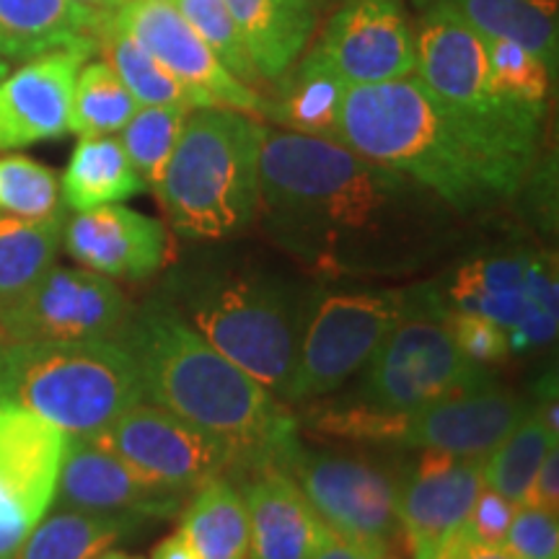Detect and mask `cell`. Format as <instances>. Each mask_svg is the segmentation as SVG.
<instances>
[{
  "label": "cell",
  "mask_w": 559,
  "mask_h": 559,
  "mask_svg": "<svg viewBox=\"0 0 559 559\" xmlns=\"http://www.w3.org/2000/svg\"><path fill=\"white\" fill-rule=\"evenodd\" d=\"M407 177L342 140L264 128L260 207L275 239L324 272L383 264L402 218Z\"/></svg>",
  "instance_id": "obj_1"
},
{
  "label": "cell",
  "mask_w": 559,
  "mask_h": 559,
  "mask_svg": "<svg viewBox=\"0 0 559 559\" xmlns=\"http://www.w3.org/2000/svg\"><path fill=\"white\" fill-rule=\"evenodd\" d=\"M337 138L464 213L513 198L539 140L472 120L409 75L349 86Z\"/></svg>",
  "instance_id": "obj_2"
},
{
  "label": "cell",
  "mask_w": 559,
  "mask_h": 559,
  "mask_svg": "<svg viewBox=\"0 0 559 559\" xmlns=\"http://www.w3.org/2000/svg\"><path fill=\"white\" fill-rule=\"evenodd\" d=\"M117 342L135 362L145 400L239 451L236 472L280 464L298 445L296 419L267 389L166 306L130 313Z\"/></svg>",
  "instance_id": "obj_3"
},
{
  "label": "cell",
  "mask_w": 559,
  "mask_h": 559,
  "mask_svg": "<svg viewBox=\"0 0 559 559\" xmlns=\"http://www.w3.org/2000/svg\"><path fill=\"white\" fill-rule=\"evenodd\" d=\"M264 124L236 109L187 117L156 194L179 236L218 241L241 234L260 207Z\"/></svg>",
  "instance_id": "obj_4"
},
{
  "label": "cell",
  "mask_w": 559,
  "mask_h": 559,
  "mask_svg": "<svg viewBox=\"0 0 559 559\" xmlns=\"http://www.w3.org/2000/svg\"><path fill=\"white\" fill-rule=\"evenodd\" d=\"M0 400L91 438L143 402L130 353L117 340L0 342Z\"/></svg>",
  "instance_id": "obj_5"
},
{
  "label": "cell",
  "mask_w": 559,
  "mask_h": 559,
  "mask_svg": "<svg viewBox=\"0 0 559 559\" xmlns=\"http://www.w3.org/2000/svg\"><path fill=\"white\" fill-rule=\"evenodd\" d=\"M181 317L223 358L285 400L296 366V319L280 293L257 277L207 280L187 296Z\"/></svg>",
  "instance_id": "obj_6"
},
{
  "label": "cell",
  "mask_w": 559,
  "mask_h": 559,
  "mask_svg": "<svg viewBox=\"0 0 559 559\" xmlns=\"http://www.w3.org/2000/svg\"><path fill=\"white\" fill-rule=\"evenodd\" d=\"M485 381V370L453 342L438 298L419 288L417 304L368 360L358 402L389 415H407Z\"/></svg>",
  "instance_id": "obj_7"
},
{
  "label": "cell",
  "mask_w": 559,
  "mask_h": 559,
  "mask_svg": "<svg viewBox=\"0 0 559 559\" xmlns=\"http://www.w3.org/2000/svg\"><path fill=\"white\" fill-rule=\"evenodd\" d=\"M417 296L419 290H383L319 298L304 324L285 400L309 402L337 391L368 366L391 330L417 304Z\"/></svg>",
  "instance_id": "obj_8"
},
{
  "label": "cell",
  "mask_w": 559,
  "mask_h": 559,
  "mask_svg": "<svg viewBox=\"0 0 559 559\" xmlns=\"http://www.w3.org/2000/svg\"><path fill=\"white\" fill-rule=\"evenodd\" d=\"M423 5L415 34V70L425 88L472 120L539 138L544 107L510 99L492 88L485 39L449 5Z\"/></svg>",
  "instance_id": "obj_9"
},
{
  "label": "cell",
  "mask_w": 559,
  "mask_h": 559,
  "mask_svg": "<svg viewBox=\"0 0 559 559\" xmlns=\"http://www.w3.org/2000/svg\"><path fill=\"white\" fill-rule=\"evenodd\" d=\"M140 477L174 492L194 489L239 466V451L226 440L187 423L158 404L138 402L88 438Z\"/></svg>",
  "instance_id": "obj_10"
},
{
  "label": "cell",
  "mask_w": 559,
  "mask_h": 559,
  "mask_svg": "<svg viewBox=\"0 0 559 559\" xmlns=\"http://www.w3.org/2000/svg\"><path fill=\"white\" fill-rule=\"evenodd\" d=\"M285 469L317 508L321 521L368 555L379 557L402 536L400 487L368 461L309 453L300 443L285 461Z\"/></svg>",
  "instance_id": "obj_11"
},
{
  "label": "cell",
  "mask_w": 559,
  "mask_h": 559,
  "mask_svg": "<svg viewBox=\"0 0 559 559\" xmlns=\"http://www.w3.org/2000/svg\"><path fill=\"white\" fill-rule=\"evenodd\" d=\"M128 319V298L109 277L52 264L16 306L0 313V342L117 340Z\"/></svg>",
  "instance_id": "obj_12"
},
{
  "label": "cell",
  "mask_w": 559,
  "mask_h": 559,
  "mask_svg": "<svg viewBox=\"0 0 559 559\" xmlns=\"http://www.w3.org/2000/svg\"><path fill=\"white\" fill-rule=\"evenodd\" d=\"M115 26L151 52L174 79L198 96L202 109L223 107L264 117V96L236 79L171 0H128L115 11Z\"/></svg>",
  "instance_id": "obj_13"
},
{
  "label": "cell",
  "mask_w": 559,
  "mask_h": 559,
  "mask_svg": "<svg viewBox=\"0 0 559 559\" xmlns=\"http://www.w3.org/2000/svg\"><path fill=\"white\" fill-rule=\"evenodd\" d=\"M347 86H370L415 73V34L396 0H347L317 45Z\"/></svg>",
  "instance_id": "obj_14"
},
{
  "label": "cell",
  "mask_w": 559,
  "mask_h": 559,
  "mask_svg": "<svg viewBox=\"0 0 559 559\" xmlns=\"http://www.w3.org/2000/svg\"><path fill=\"white\" fill-rule=\"evenodd\" d=\"M185 498L187 495L140 477L124 461L91 443L88 438L68 436L52 500L58 510H81L138 523L171 519L181 513Z\"/></svg>",
  "instance_id": "obj_15"
},
{
  "label": "cell",
  "mask_w": 559,
  "mask_h": 559,
  "mask_svg": "<svg viewBox=\"0 0 559 559\" xmlns=\"http://www.w3.org/2000/svg\"><path fill=\"white\" fill-rule=\"evenodd\" d=\"M528 409L515 394L485 381L402 415L400 443L451 456L487 459Z\"/></svg>",
  "instance_id": "obj_16"
},
{
  "label": "cell",
  "mask_w": 559,
  "mask_h": 559,
  "mask_svg": "<svg viewBox=\"0 0 559 559\" xmlns=\"http://www.w3.org/2000/svg\"><path fill=\"white\" fill-rule=\"evenodd\" d=\"M481 461L425 451L400 487L402 539L415 559H436L464 528L481 485Z\"/></svg>",
  "instance_id": "obj_17"
},
{
  "label": "cell",
  "mask_w": 559,
  "mask_h": 559,
  "mask_svg": "<svg viewBox=\"0 0 559 559\" xmlns=\"http://www.w3.org/2000/svg\"><path fill=\"white\" fill-rule=\"evenodd\" d=\"M86 47H66L26 60L0 81V151L55 140L70 132V102Z\"/></svg>",
  "instance_id": "obj_18"
},
{
  "label": "cell",
  "mask_w": 559,
  "mask_h": 559,
  "mask_svg": "<svg viewBox=\"0 0 559 559\" xmlns=\"http://www.w3.org/2000/svg\"><path fill=\"white\" fill-rule=\"evenodd\" d=\"M62 243L81 267L109 280L153 277L169 260L164 223L120 202L75 213L62 230Z\"/></svg>",
  "instance_id": "obj_19"
},
{
  "label": "cell",
  "mask_w": 559,
  "mask_h": 559,
  "mask_svg": "<svg viewBox=\"0 0 559 559\" xmlns=\"http://www.w3.org/2000/svg\"><path fill=\"white\" fill-rule=\"evenodd\" d=\"M243 502L249 513L247 559H311L332 539L296 477L280 464L247 466Z\"/></svg>",
  "instance_id": "obj_20"
},
{
  "label": "cell",
  "mask_w": 559,
  "mask_h": 559,
  "mask_svg": "<svg viewBox=\"0 0 559 559\" xmlns=\"http://www.w3.org/2000/svg\"><path fill=\"white\" fill-rule=\"evenodd\" d=\"M68 436L52 423L0 400V487L24 506L34 521L52 508Z\"/></svg>",
  "instance_id": "obj_21"
},
{
  "label": "cell",
  "mask_w": 559,
  "mask_h": 559,
  "mask_svg": "<svg viewBox=\"0 0 559 559\" xmlns=\"http://www.w3.org/2000/svg\"><path fill=\"white\" fill-rule=\"evenodd\" d=\"M111 16L73 0H0V50L24 62L66 47L99 50V34Z\"/></svg>",
  "instance_id": "obj_22"
},
{
  "label": "cell",
  "mask_w": 559,
  "mask_h": 559,
  "mask_svg": "<svg viewBox=\"0 0 559 559\" xmlns=\"http://www.w3.org/2000/svg\"><path fill=\"white\" fill-rule=\"evenodd\" d=\"M262 81H277L309 45L313 0H223Z\"/></svg>",
  "instance_id": "obj_23"
},
{
  "label": "cell",
  "mask_w": 559,
  "mask_h": 559,
  "mask_svg": "<svg viewBox=\"0 0 559 559\" xmlns=\"http://www.w3.org/2000/svg\"><path fill=\"white\" fill-rule=\"evenodd\" d=\"M347 88V83L313 47L304 60L293 62L280 75L275 96H264V117L300 135L340 140V111Z\"/></svg>",
  "instance_id": "obj_24"
},
{
  "label": "cell",
  "mask_w": 559,
  "mask_h": 559,
  "mask_svg": "<svg viewBox=\"0 0 559 559\" xmlns=\"http://www.w3.org/2000/svg\"><path fill=\"white\" fill-rule=\"evenodd\" d=\"M443 3L481 39H508L534 52L549 73L557 70V0H417Z\"/></svg>",
  "instance_id": "obj_25"
},
{
  "label": "cell",
  "mask_w": 559,
  "mask_h": 559,
  "mask_svg": "<svg viewBox=\"0 0 559 559\" xmlns=\"http://www.w3.org/2000/svg\"><path fill=\"white\" fill-rule=\"evenodd\" d=\"M181 536L198 559H247L249 513L241 489L226 477L205 481L181 510Z\"/></svg>",
  "instance_id": "obj_26"
},
{
  "label": "cell",
  "mask_w": 559,
  "mask_h": 559,
  "mask_svg": "<svg viewBox=\"0 0 559 559\" xmlns=\"http://www.w3.org/2000/svg\"><path fill=\"white\" fill-rule=\"evenodd\" d=\"M143 190L122 143L109 135L81 138L60 181L62 205L75 213L130 200Z\"/></svg>",
  "instance_id": "obj_27"
},
{
  "label": "cell",
  "mask_w": 559,
  "mask_h": 559,
  "mask_svg": "<svg viewBox=\"0 0 559 559\" xmlns=\"http://www.w3.org/2000/svg\"><path fill=\"white\" fill-rule=\"evenodd\" d=\"M534 257H487L459 270L449 296L456 311L477 313L510 332L526 311L528 267Z\"/></svg>",
  "instance_id": "obj_28"
},
{
  "label": "cell",
  "mask_w": 559,
  "mask_h": 559,
  "mask_svg": "<svg viewBox=\"0 0 559 559\" xmlns=\"http://www.w3.org/2000/svg\"><path fill=\"white\" fill-rule=\"evenodd\" d=\"M62 210L37 221L0 213V313L16 306L52 267L62 243Z\"/></svg>",
  "instance_id": "obj_29"
},
{
  "label": "cell",
  "mask_w": 559,
  "mask_h": 559,
  "mask_svg": "<svg viewBox=\"0 0 559 559\" xmlns=\"http://www.w3.org/2000/svg\"><path fill=\"white\" fill-rule=\"evenodd\" d=\"M135 526L111 515L55 510L32 528L16 559H94Z\"/></svg>",
  "instance_id": "obj_30"
},
{
  "label": "cell",
  "mask_w": 559,
  "mask_h": 559,
  "mask_svg": "<svg viewBox=\"0 0 559 559\" xmlns=\"http://www.w3.org/2000/svg\"><path fill=\"white\" fill-rule=\"evenodd\" d=\"M99 50L107 58L104 62L120 75V81L135 96L140 107L202 109L198 96L179 79H174L169 70L160 66L151 52H145L135 39L117 29L115 21H109L99 34Z\"/></svg>",
  "instance_id": "obj_31"
},
{
  "label": "cell",
  "mask_w": 559,
  "mask_h": 559,
  "mask_svg": "<svg viewBox=\"0 0 559 559\" xmlns=\"http://www.w3.org/2000/svg\"><path fill=\"white\" fill-rule=\"evenodd\" d=\"M551 445H557V432L547 428L536 409H528L515 430L481 461V479L502 498L523 506L531 479Z\"/></svg>",
  "instance_id": "obj_32"
},
{
  "label": "cell",
  "mask_w": 559,
  "mask_h": 559,
  "mask_svg": "<svg viewBox=\"0 0 559 559\" xmlns=\"http://www.w3.org/2000/svg\"><path fill=\"white\" fill-rule=\"evenodd\" d=\"M140 109L135 96L107 62H88L79 70L70 102V132L81 138L115 135Z\"/></svg>",
  "instance_id": "obj_33"
},
{
  "label": "cell",
  "mask_w": 559,
  "mask_h": 559,
  "mask_svg": "<svg viewBox=\"0 0 559 559\" xmlns=\"http://www.w3.org/2000/svg\"><path fill=\"white\" fill-rule=\"evenodd\" d=\"M190 111L194 109L140 107L120 130L122 148L145 187H153V190L158 187Z\"/></svg>",
  "instance_id": "obj_34"
},
{
  "label": "cell",
  "mask_w": 559,
  "mask_h": 559,
  "mask_svg": "<svg viewBox=\"0 0 559 559\" xmlns=\"http://www.w3.org/2000/svg\"><path fill=\"white\" fill-rule=\"evenodd\" d=\"M60 210V181L52 169L26 156H0V213L37 221Z\"/></svg>",
  "instance_id": "obj_35"
},
{
  "label": "cell",
  "mask_w": 559,
  "mask_h": 559,
  "mask_svg": "<svg viewBox=\"0 0 559 559\" xmlns=\"http://www.w3.org/2000/svg\"><path fill=\"white\" fill-rule=\"evenodd\" d=\"M171 3L236 79L251 88L262 83V75L251 62L247 41L223 0H171Z\"/></svg>",
  "instance_id": "obj_36"
},
{
  "label": "cell",
  "mask_w": 559,
  "mask_h": 559,
  "mask_svg": "<svg viewBox=\"0 0 559 559\" xmlns=\"http://www.w3.org/2000/svg\"><path fill=\"white\" fill-rule=\"evenodd\" d=\"M489 81L492 88L510 99L544 107L549 94V70L526 47L508 39H485Z\"/></svg>",
  "instance_id": "obj_37"
},
{
  "label": "cell",
  "mask_w": 559,
  "mask_h": 559,
  "mask_svg": "<svg viewBox=\"0 0 559 559\" xmlns=\"http://www.w3.org/2000/svg\"><path fill=\"white\" fill-rule=\"evenodd\" d=\"M502 547L513 551L521 559H557L559 557V526L557 513L519 506L513 521H510L506 544Z\"/></svg>",
  "instance_id": "obj_38"
},
{
  "label": "cell",
  "mask_w": 559,
  "mask_h": 559,
  "mask_svg": "<svg viewBox=\"0 0 559 559\" xmlns=\"http://www.w3.org/2000/svg\"><path fill=\"white\" fill-rule=\"evenodd\" d=\"M445 321H449L451 337L456 342V347L477 366H481V362H500L510 355L508 332L500 324H495V321L464 311L451 313V317H445Z\"/></svg>",
  "instance_id": "obj_39"
},
{
  "label": "cell",
  "mask_w": 559,
  "mask_h": 559,
  "mask_svg": "<svg viewBox=\"0 0 559 559\" xmlns=\"http://www.w3.org/2000/svg\"><path fill=\"white\" fill-rule=\"evenodd\" d=\"M515 502L502 498L492 487L481 485L477 500H474L469 519H466L461 534L474 544H485V547H502L506 544L510 521L515 515Z\"/></svg>",
  "instance_id": "obj_40"
},
{
  "label": "cell",
  "mask_w": 559,
  "mask_h": 559,
  "mask_svg": "<svg viewBox=\"0 0 559 559\" xmlns=\"http://www.w3.org/2000/svg\"><path fill=\"white\" fill-rule=\"evenodd\" d=\"M34 526L37 521L26 513L24 506L9 489L0 487V559H16Z\"/></svg>",
  "instance_id": "obj_41"
},
{
  "label": "cell",
  "mask_w": 559,
  "mask_h": 559,
  "mask_svg": "<svg viewBox=\"0 0 559 559\" xmlns=\"http://www.w3.org/2000/svg\"><path fill=\"white\" fill-rule=\"evenodd\" d=\"M523 506L549 510V513H557L559 510V453H557V445H551L549 453L542 461V466L536 469L534 479H531L528 492H526V502H523Z\"/></svg>",
  "instance_id": "obj_42"
},
{
  "label": "cell",
  "mask_w": 559,
  "mask_h": 559,
  "mask_svg": "<svg viewBox=\"0 0 559 559\" xmlns=\"http://www.w3.org/2000/svg\"><path fill=\"white\" fill-rule=\"evenodd\" d=\"M453 544H456V559H521L506 547H485V544H474L466 539L461 531L453 536Z\"/></svg>",
  "instance_id": "obj_43"
},
{
  "label": "cell",
  "mask_w": 559,
  "mask_h": 559,
  "mask_svg": "<svg viewBox=\"0 0 559 559\" xmlns=\"http://www.w3.org/2000/svg\"><path fill=\"white\" fill-rule=\"evenodd\" d=\"M151 559H198V555L185 542V536L171 534L156 544V549L151 551Z\"/></svg>",
  "instance_id": "obj_44"
},
{
  "label": "cell",
  "mask_w": 559,
  "mask_h": 559,
  "mask_svg": "<svg viewBox=\"0 0 559 559\" xmlns=\"http://www.w3.org/2000/svg\"><path fill=\"white\" fill-rule=\"evenodd\" d=\"M311 559H373V555L353 547V544L340 539V536H332V539L326 542Z\"/></svg>",
  "instance_id": "obj_45"
},
{
  "label": "cell",
  "mask_w": 559,
  "mask_h": 559,
  "mask_svg": "<svg viewBox=\"0 0 559 559\" xmlns=\"http://www.w3.org/2000/svg\"><path fill=\"white\" fill-rule=\"evenodd\" d=\"M73 3H79V5H83V9H88V11L107 13V16H111V13L120 9L122 0H73Z\"/></svg>",
  "instance_id": "obj_46"
},
{
  "label": "cell",
  "mask_w": 559,
  "mask_h": 559,
  "mask_svg": "<svg viewBox=\"0 0 559 559\" xmlns=\"http://www.w3.org/2000/svg\"><path fill=\"white\" fill-rule=\"evenodd\" d=\"M94 559H140L135 555H130V551H122V549H104L102 555H96Z\"/></svg>",
  "instance_id": "obj_47"
},
{
  "label": "cell",
  "mask_w": 559,
  "mask_h": 559,
  "mask_svg": "<svg viewBox=\"0 0 559 559\" xmlns=\"http://www.w3.org/2000/svg\"><path fill=\"white\" fill-rule=\"evenodd\" d=\"M436 559H456V544H453V536H451V542L440 549V555Z\"/></svg>",
  "instance_id": "obj_48"
},
{
  "label": "cell",
  "mask_w": 559,
  "mask_h": 559,
  "mask_svg": "<svg viewBox=\"0 0 559 559\" xmlns=\"http://www.w3.org/2000/svg\"><path fill=\"white\" fill-rule=\"evenodd\" d=\"M9 70H11V60L5 58L3 50H0V81H3L5 75H9Z\"/></svg>",
  "instance_id": "obj_49"
},
{
  "label": "cell",
  "mask_w": 559,
  "mask_h": 559,
  "mask_svg": "<svg viewBox=\"0 0 559 559\" xmlns=\"http://www.w3.org/2000/svg\"><path fill=\"white\" fill-rule=\"evenodd\" d=\"M373 559H402V557L391 555V549H389V551H383V555H379V557H373Z\"/></svg>",
  "instance_id": "obj_50"
},
{
  "label": "cell",
  "mask_w": 559,
  "mask_h": 559,
  "mask_svg": "<svg viewBox=\"0 0 559 559\" xmlns=\"http://www.w3.org/2000/svg\"><path fill=\"white\" fill-rule=\"evenodd\" d=\"M122 3H128V0H122ZM122 3H120V5H122Z\"/></svg>",
  "instance_id": "obj_51"
}]
</instances>
